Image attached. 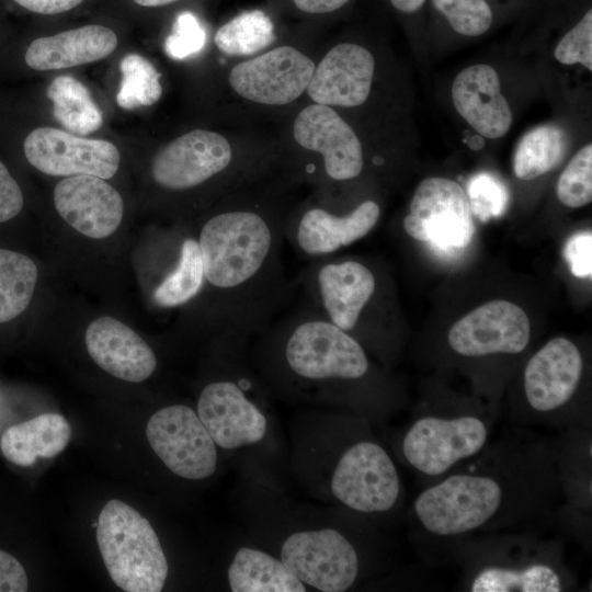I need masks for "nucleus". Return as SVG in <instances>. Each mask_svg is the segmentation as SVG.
I'll list each match as a JSON object with an SVG mask.
<instances>
[{"mask_svg":"<svg viewBox=\"0 0 592 592\" xmlns=\"http://www.w3.org/2000/svg\"><path fill=\"white\" fill-rule=\"evenodd\" d=\"M524 431L494 439L478 455L422 487L409 519L420 556L447 562L476 535L545 531L566 504L558 439Z\"/></svg>","mask_w":592,"mask_h":592,"instance_id":"obj_1","label":"nucleus"},{"mask_svg":"<svg viewBox=\"0 0 592 592\" xmlns=\"http://www.w3.org/2000/svg\"><path fill=\"white\" fill-rule=\"evenodd\" d=\"M260 183L225 195L197 234L203 291L210 294L213 323L221 334L263 332L296 287L282 263L288 208Z\"/></svg>","mask_w":592,"mask_h":592,"instance_id":"obj_2","label":"nucleus"},{"mask_svg":"<svg viewBox=\"0 0 592 592\" xmlns=\"http://www.w3.org/2000/svg\"><path fill=\"white\" fill-rule=\"evenodd\" d=\"M261 333L264 371L283 388L334 396L369 379L363 344L307 301Z\"/></svg>","mask_w":592,"mask_h":592,"instance_id":"obj_3","label":"nucleus"},{"mask_svg":"<svg viewBox=\"0 0 592 592\" xmlns=\"http://www.w3.org/2000/svg\"><path fill=\"white\" fill-rule=\"evenodd\" d=\"M447 562L460 569V591L563 592L577 588L561 543L544 536V531L476 535L456 546Z\"/></svg>","mask_w":592,"mask_h":592,"instance_id":"obj_4","label":"nucleus"},{"mask_svg":"<svg viewBox=\"0 0 592 592\" xmlns=\"http://www.w3.org/2000/svg\"><path fill=\"white\" fill-rule=\"evenodd\" d=\"M317 29L299 25L298 34L282 37L266 50L232 61L225 87L232 103V121L246 115H288L305 101L320 49L309 37Z\"/></svg>","mask_w":592,"mask_h":592,"instance_id":"obj_5","label":"nucleus"},{"mask_svg":"<svg viewBox=\"0 0 592 592\" xmlns=\"http://www.w3.org/2000/svg\"><path fill=\"white\" fill-rule=\"evenodd\" d=\"M497 422V409L475 402L422 405L402 435L401 457L422 488L482 452Z\"/></svg>","mask_w":592,"mask_h":592,"instance_id":"obj_6","label":"nucleus"},{"mask_svg":"<svg viewBox=\"0 0 592 592\" xmlns=\"http://www.w3.org/2000/svg\"><path fill=\"white\" fill-rule=\"evenodd\" d=\"M584 375L579 348L566 338H554L533 354L522 375L523 401L511 411L516 428L591 430V414L576 406Z\"/></svg>","mask_w":592,"mask_h":592,"instance_id":"obj_7","label":"nucleus"},{"mask_svg":"<svg viewBox=\"0 0 592 592\" xmlns=\"http://www.w3.org/2000/svg\"><path fill=\"white\" fill-rule=\"evenodd\" d=\"M96 542L113 582L126 592H159L168 561L149 521L125 502L112 499L102 508Z\"/></svg>","mask_w":592,"mask_h":592,"instance_id":"obj_8","label":"nucleus"},{"mask_svg":"<svg viewBox=\"0 0 592 592\" xmlns=\"http://www.w3.org/2000/svg\"><path fill=\"white\" fill-rule=\"evenodd\" d=\"M379 217L380 206L374 200L344 209L332 187H312L309 196L287 210L284 239L309 260L326 258L368 235Z\"/></svg>","mask_w":592,"mask_h":592,"instance_id":"obj_9","label":"nucleus"},{"mask_svg":"<svg viewBox=\"0 0 592 592\" xmlns=\"http://www.w3.org/2000/svg\"><path fill=\"white\" fill-rule=\"evenodd\" d=\"M331 492L348 509L367 515L396 510L403 488L397 467L385 447L372 439L349 445L333 469Z\"/></svg>","mask_w":592,"mask_h":592,"instance_id":"obj_10","label":"nucleus"},{"mask_svg":"<svg viewBox=\"0 0 592 592\" xmlns=\"http://www.w3.org/2000/svg\"><path fill=\"white\" fill-rule=\"evenodd\" d=\"M236 337L232 350V372L207 383L197 400V415L214 443L225 449H236L260 442L267 429L264 413L248 392L254 384L235 364Z\"/></svg>","mask_w":592,"mask_h":592,"instance_id":"obj_11","label":"nucleus"},{"mask_svg":"<svg viewBox=\"0 0 592 592\" xmlns=\"http://www.w3.org/2000/svg\"><path fill=\"white\" fill-rule=\"evenodd\" d=\"M281 560L303 583L322 592L346 591L361 573L358 549L334 528L292 534L283 543Z\"/></svg>","mask_w":592,"mask_h":592,"instance_id":"obj_12","label":"nucleus"},{"mask_svg":"<svg viewBox=\"0 0 592 592\" xmlns=\"http://www.w3.org/2000/svg\"><path fill=\"white\" fill-rule=\"evenodd\" d=\"M402 226L412 239L443 249L466 247L475 232L468 196L445 178H429L418 185Z\"/></svg>","mask_w":592,"mask_h":592,"instance_id":"obj_13","label":"nucleus"},{"mask_svg":"<svg viewBox=\"0 0 592 592\" xmlns=\"http://www.w3.org/2000/svg\"><path fill=\"white\" fill-rule=\"evenodd\" d=\"M146 436L153 452L173 474L201 480L215 473L216 444L190 407L172 405L155 412L147 423Z\"/></svg>","mask_w":592,"mask_h":592,"instance_id":"obj_14","label":"nucleus"},{"mask_svg":"<svg viewBox=\"0 0 592 592\" xmlns=\"http://www.w3.org/2000/svg\"><path fill=\"white\" fill-rule=\"evenodd\" d=\"M27 162L54 177L94 175L111 179L119 166V151L103 139L75 136L53 127L32 129L22 141Z\"/></svg>","mask_w":592,"mask_h":592,"instance_id":"obj_15","label":"nucleus"},{"mask_svg":"<svg viewBox=\"0 0 592 592\" xmlns=\"http://www.w3.org/2000/svg\"><path fill=\"white\" fill-rule=\"evenodd\" d=\"M375 71L376 59L363 45L341 41L320 48L305 101L337 111L357 109L369 99Z\"/></svg>","mask_w":592,"mask_h":592,"instance_id":"obj_16","label":"nucleus"},{"mask_svg":"<svg viewBox=\"0 0 592 592\" xmlns=\"http://www.w3.org/2000/svg\"><path fill=\"white\" fill-rule=\"evenodd\" d=\"M531 339L525 311L506 300L488 301L456 321L447 335L453 352L462 357L519 355Z\"/></svg>","mask_w":592,"mask_h":592,"instance_id":"obj_17","label":"nucleus"},{"mask_svg":"<svg viewBox=\"0 0 592 592\" xmlns=\"http://www.w3.org/2000/svg\"><path fill=\"white\" fill-rule=\"evenodd\" d=\"M54 204L67 224L93 239L115 232L124 213L121 194L104 179L94 175H73L58 182Z\"/></svg>","mask_w":592,"mask_h":592,"instance_id":"obj_18","label":"nucleus"},{"mask_svg":"<svg viewBox=\"0 0 592 592\" xmlns=\"http://www.w3.org/2000/svg\"><path fill=\"white\" fill-rule=\"evenodd\" d=\"M84 342L95 364L122 380L144 382L157 367L156 355L148 343L113 317L102 316L91 321Z\"/></svg>","mask_w":592,"mask_h":592,"instance_id":"obj_19","label":"nucleus"},{"mask_svg":"<svg viewBox=\"0 0 592 592\" xmlns=\"http://www.w3.org/2000/svg\"><path fill=\"white\" fill-rule=\"evenodd\" d=\"M452 99L459 115L480 136L499 138L509 130L512 113L491 66L480 64L462 70L453 82Z\"/></svg>","mask_w":592,"mask_h":592,"instance_id":"obj_20","label":"nucleus"},{"mask_svg":"<svg viewBox=\"0 0 592 592\" xmlns=\"http://www.w3.org/2000/svg\"><path fill=\"white\" fill-rule=\"evenodd\" d=\"M117 46L109 27L90 24L33 39L23 53L26 67L37 71L64 69L105 58Z\"/></svg>","mask_w":592,"mask_h":592,"instance_id":"obj_21","label":"nucleus"},{"mask_svg":"<svg viewBox=\"0 0 592 592\" xmlns=\"http://www.w3.org/2000/svg\"><path fill=\"white\" fill-rule=\"evenodd\" d=\"M71 437V428L57 413L39 414L10 426L2 435L0 447L11 463L29 467L36 458H52L60 454Z\"/></svg>","mask_w":592,"mask_h":592,"instance_id":"obj_22","label":"nucleus"},{"mask_svg":"<svg viewBox=\"0 0 592 592\" xmlns=\"http://www.w3.org/2000/svg\"><path fill=\"white\" fill-rule=\"evenodd\" d=\"M276 19L266 7L243 10L216 30L214 44L232 59L260 54L281 38Z\"/></svg>","mask_w":592,"mask_h":592,"instance_id":"obj_23","label":"nucleus"},{"mask_svg":"<svg viewBox=\"0 0 592 592\" xmlns=\"http://www.w3.org/2000/svg\"><path fill=\"white\" fill-rule=\"evenodd\" d=\"M228 582L234 592L306 591L282 560L249 547L237 550L228 568Z\"/></svg>","mask_w":592,"mask_h":592,"instance_id":"obj_24","label":"nucleus"},{"mask_svg":"<svg viewBox=\"0 0 592 592\" xmlns=\"http://www.w3.org/2000/svg\"><path fill=\"white\" fill-rule=\"evenodd\" d=\"M55 119L71 134L89 135L103 124L101 110L87 87L70 76L55 78L47 89Z\"/></svg>","mask_w":592,"mask_h":592,"instance_id":"obj_25","label":"nucleus"},{"mask_svg":"<svg viewBox=\"0 0 592 592\" xmlns=\"http://www.w3.org/2000/svg\"><path fill=\"white\" fill-rule=\"evenodd\" d=\"M567 138L555 125H542L528 130L519 141L514 157V174L533 180L556 168L563 159Z\"/></svg>","mask_w":592,"mask_h":592,"instance_id":"obj_26","label":"nucleus"},{"mask_svg":"<svg viewBox=\"0 0 592 592\" xmlns=\"http://www.w3.org/2000/svg\"><path fill=\"white\" fill-rule=\"evenodd\" d=\"M204 286V271L197 236H185L178 269L159 282L152 301L159 308L184 306L198 298Z\"/></svg>","mask_w":592,"mask_h":592,"instance_id":"obj_27","label":"nucleus"},{"mask_svg":"<svg viewBox=\"0 0 592 592\" xmlns=\"http://www.w3.org/2000/svg\"><path fill=\"white\" fill-rule=\"evenodd\" d=\"M38 270L27 255L0 249V323L20 316L29 306Z\"/></svg>","mask_w":592,"mask_h":592,"instance_id":"obj_28","label":"nucleus"},{"mask_svg":"<svg viewBox=\"0 0 592 592\" xmlns=\"http://www.w3.org/2000/svg\"><path fill=\"white\" fill-rule=\"evenodd\" d=\"M121 87L116 103L125 110L155 104L162 94L161 75L155 66L138 54L126 55L121 64Z\"/></svg>","mask_w":592,"mask_h":592,"instance_id":"obj_29","label":"nucleus"},{"mask_svg":"<svg viewBox=\"0 0 592 592\" xmlns=\"http://www.w3.org/2000/svg\"><path fill=\"white\" fill-rule=\"evenodd\" d=\"M559 201L572 208L592 201V146L582 147L570 160L557 184Z\"/></svg>","mask_w":592,"mask_h":592,"instance_id":"obj_30","label":"nucleus"},{"mask_svg":"<svg viewBox=\"0 0 592 592\" xmlns=\"http://www.w3.org/2000/svg\"><path fill=\"white\" fill-rule=\"evenodd\" d=\"M266 8L278 19H289L320 30L353 0H264Z\"/></svg>","mask_w":592,"mask_h":592,"instance_id":"obj_31","label":"nucleus"},{"mask_svg":"<svg viewBox=\"0 0 592 592\" xmlns=\"http://www.w3.org/2000/svg\"><path fill=\"white\" fill-rule=\"evenodd\" d=\"M454 31L466 36L486 33L493 21V14L486 0H432Z\"/></svg>","mask_w":592,"mask_h":592,"instance_id":"obj_32","label":"nucleus"},{"mask_svg":"<svg viewBox=\"0 0 592 592\" xmlns=\"http://www.w3.org/2000/svg\"><path fill=\"white\" fill-rule=\"evenodd\" d=\"M207 41V34L198 19L191 12L180 13L166 38L164 50L173 59H184L200 53Z\"/></svg>","mask_w":592,"mask_h":592,"instance_id":"obj_33","label":"nucleus"},{"mask_svg":"<svg viewBox=\"0 0 592 592\" xmlns=\"http://www.w3.org/2000/svg\"><path fill=\"white\" fill-rule=\"evenodd\" d=\"M555 58L563 65L581 64L592 70V11L589 9L581 20L559 41Z\"/></svg>","mask_w":592,"mask_h":592,"instance_id":"obj_34","label":"nucleus"},{"mask_svg":"<svg viewBox=\"0 0 592 592\" xmlns=\"http://www.w3.org/2000/svg\"><path fill=\"white\" fill-rule=\"evenodd\" d=\"M470 207L479 216L499 214L505 202V192L490 175L480 174L469 185Z\"/></svg>","mask_w":592,"mask_h":592,"instance_id":"obj_35","label":"nucleus"},{"mask_svg":"<svg viewBox=\"0 0 592 592\" xmlns=\"http://www.w3.org/2000/svg\"><path fill=\"white\" fill-rule=\"evenodd\" d=\"M591 248L592 235L590 230L576 234L567 241L563 255L574 276L582 278L591 277Z\"/></svg>","mask_w":592,"mask_h":592,"instance_id":"obj_36","label":"nucleus"},{"mask_svg":"<svg viewBox=\"0 0 592 592\" xmlns=\"http://www.w3.org/2000/svg\"><path fill=\"white\" fill-rule=\"evenodd\" d=\"M24 205V196L5 163L0 160V224L16 217Z\"/></svg>","mask_w":592,"mask_h":592,"instance_id":"obj_37","label":"nucleus"},{"mask_svg":"<svg viewBox=\"0 0 592 592\" xmlns=\"http://www.w3.org/2000/svg\"><path fill=\"white\" fill-rule=\"evenodd\" d=\"M27 589L29 579L23 566L0 549V592H25Z\"/></svg>","mask_w":592,"mask_h":592,"instance_id":"obj_38","label":"nucleus"},{"mask_svg":"<svg viewBox=\"0 0 592 592\" xmlns=\"http://www.w3.org/2000/svg\"><path fill=\"white\" fill-rule=\"evenodd\" d=\"M20 8L33 13L57 14L69 11L83 0H11Z\"/></svg>","mask_w":592,"mask_h":592,"instance_id":"obj_39","label":"nucleus"},{"mask_svg":"<svg viewBox=\"0 0 592 592\" xmlns=\"http://www.w3.org/2000/svg\"><path fill=\"white\" fill-rule=\"evenodd\" d=\"M390 5L400 13L417 12L426 0H388Z\"/></svg>","mask_w":592,"mask_h":592,"instance_id":"obj_40","label":"nucleus"},{"mask_svg":"<svg viewBox=\"0 0 592 592\" xmlns=\"http://www.w3.org/2000/svg\"><path fill=\"white\" fill-rule=\"evenodd\" d=\"M135 3L146 8H160L173 4L180 0H133Z\"/></svg>","mask_w":592,"mask_h":592,"instance_id":"obj_41","label":"nucleus"},{"mask_svg":"<svg viewBox=\"0 0 592 592\" xmlns=\"http://www.w3.org/2000/svg\"><path fill=\"white\" fill-rule=\"evenodd\" d=\"M468 145L474 150H478L482 148L483 147L482 136L480 135L471 136L468 140Z\"/></svg>","mask_w":592,"mask_h":592,"instance_id":"obj_42","label":"nucleus"}]
</instances>
